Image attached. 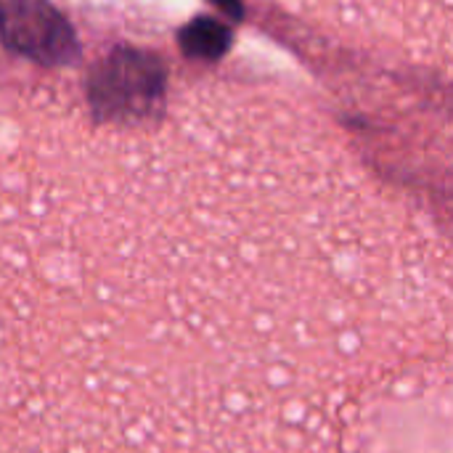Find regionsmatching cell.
<instances>
[{
    "instance_id": "cell-1",
    "label": "cell",
    "mask_w": 453,
    "mask_h": 453,
    "mask_svg": "<svg viewBox=\"0 0 453 453\" xmlns=\"http://www.w3.org/2000/svg\"><path fill=\"white\" fill-rule=\"evenodd\" d=\"M0 40L27 61L61 64L77 53L72 21L48 0H0Z\"/></svg>"
}]
</instances>
